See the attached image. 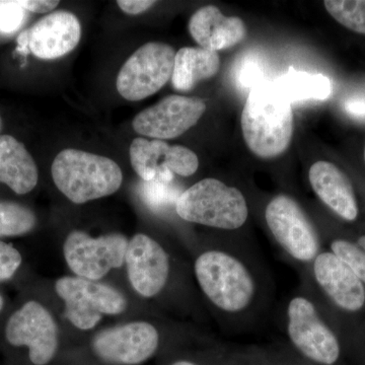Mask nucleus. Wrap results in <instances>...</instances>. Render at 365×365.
<instances>
[{
	"label": "nucleus",
	"mask_w": 365,
	"mask_h": 365,
	"mask_svg": "<svg viewBox=\"0 0 365 365\" xmlns=\"http://www.w3.org/2000/svg\"><path fill=\"white\" fill-rule=\"evenodd\" d=\"M129 241L121 234L91 237L74 230L66 237L63 253L67 265L78 277L102 279L112 269L123 265Z\"/></svg>",
	"instance_id": "obj_7"
},
{
	"label": "nucleus",
	"mask_w": 365,
	"mask_h": 365,
	"mask_svg": "<svg viewBox=\"0 0 365 365\" xmlns=\"http://www.w3.org/2000/svg\"><path fill=\"white\" fill-rule=\"evenodd\" d=\"M332 253L344 262L365 284V235L357 242L336 240L331 244Z\"/></svg>",
	"instance_id": "obj_24"
},
{
	"label": "nucleus",
	"mask_w": 365,
	"mask_h": 365,
	"mask_svg": "<svg viewBox=\"0 0 365 365\" xmlns=\"http://www.w3.org/2000/svg\"><path fill=\"white\" fill-rule=\"evenodd\" d=\"M6 337L9 344L28 347L29 357L35 365L49 364L58 345L54 319L42 304L33 300L11 314Z\"/></svg>",
	"instance_id": "obj_9"
},
{
	"label": "nucleus",
	"mask_w": 365,
	"mask_h": 365,
	"mask_svg": "<svg viewBox=\"0 0 365 365\" xmlns=\"http://www.w3.org/2000/svg\"><path fill=\"white\" fill-rule=\"evenodd\" d=\"M117 4L125 14L136 16V14H140L148 11L153 4H155V1H151V0L150 1L148 0H119Z\"/></svg>",
	"instance_id": "obj_29"
},
{
	"label": "nucleus",
	"mask_w": 365,
	"mask_h": 365,
	"mask_svg": "<svg viewBox=\"0 0 365 365\" xmlns=\"http://www.w3.org/2000/svg\"><path fill=\"white\" fill-rule=\"evenodd\" d=\"M29 19L20 0H0V38L14 35L26 25Z\"/></svg>",
	"instance_id": "obj_25"
},
{
	"label": "nucleus",
	"mask_w": 365,
	"mask_h": 365,
	"mask_svg": "<svg viewBox=\"0 0 365 365\" xmlns=\"http://www.w3.org/2000/svg\"><path fill=\"white\" fill-rule=\"evenodd\" d=\"M324 4L341 25L365 35V0H326Z\"/></svg>",
	"instance_id": "obj_23"
},
{
	"label": "nucleus",
	"mask_w": 365,
	"mask_h": 365,
	"mask_svg": "<svg viewBox=\"0 0 365 365\" xmlns=\"http://www.w3.org/2000/svg\"><path fill=\"white\" fill-rule=\"evenodd\" d=\"M21 6L29 13L45 14L50 13L56 9L59 1L50 0H20Z\"/></svg>",
	"instance_id": "obj_30"
},
{
	"label": "nucleus",
	"mask_w": 365,
	"mask_h": 365,
	"mask_svg": "<svg viewBox=\"0 0 365 365\" xmlns=\"http://www.w3.org/2000/svg\"><path fill=\"white\" fill-rule=\"evenodd\" d=\"M309 182L317 196L347 222H354L359 216L356 196L349 178L332 163L319 160L312 165Z\"/></svg>",
	"instance_id": "obj_18"
},
{
	"label": "nucleus",
	"mask_w": 365,
	"mask_h": 365,
	"mask_svg": "<svg viewBox=\"0 0 365 365\" xmlns=\"http://www.w3.org/2000/svg\"><path fill=\"white\" fill-rule=\"evenodd\" d=\"M290 103L304 101H325L332 93L330 79L323 74H312L290 68L274 81Z\"/></svg>",
	"instance_id": "obj_21"
},
{
	"label": "nucleus",
	"mask_w": 365,
	"mask_h": 365,
	"mask_svg": "<svg viewBox=\"0 0 365 365\" xmlns=\"http://www.w3.org/2000/svg\"><path fill=\"white\" fill-rule=\"evenodd\" d=\"M2 125H4V123H2V119L1 117H0V132L2 130Z\"/></svg>",
	"instance_id": "obj_34"
},
{
	"label": "nucleus",
	"mask_w": 365,
	"mask_h": 365,
	"mask_svg": "<svg viewBox=\"0 0 365 365\" xmlns=\"http://www.w3.org/2000/svg\"><path fill=\"white\" fill-rule=\"evenodd\" d=\"M160 335L145 322H134L103 331L96 336L93 348L104 361L118 365L143 364L157 351Z\"/></svg>",
	"instance_id": "obj_13"
},
{
	"label": "nucleus",
	"mask_w": 365,
	"mask_h": 365,
	"mask_svg": "<svg viewBox=\"0 0 365 365\" xmlns=\"http://www.w3.org/2000/svg\"><path fill=\"white\" fill-rule=\"evenodd\" d=\"M205 111L201 98L169 96L139 113L132 127L140 135L158 140L176 138L195 126Z\"/></svg>",
	"instance_id": "obj_12"
},
{
	"label": "nucleus",
	"mask_w": 365,
	"mask_h": 365,
	"mask_svg": "<svg viewBox=\"0 0 365 365\" xmlns=\"http://www.w3.org/2000/svg\"><path fill=\"white\" fill-rule=\"evenodd\" d=\"M288 334L295 347L309 359L331 365L339 359L340 345L335 334L319 319L311 300L297 297L287 309Z\"/></svg>",
	"instance_id": "obj_10"
},
{
	"label": "nucleus",
	"mask_w": 365,
	"mask_h": 365,
	"mask_svg": "<svg viewBox=\"0 0 365 365\" xmlns=\"http://www.w3.org/2000/svg\"><path fill=\"white\" fill-rule=\"evenodd\" d=\"M176 51L165 43H148L136 50L120 69L117 90L135 102L150 97L172 78Z\"/></svg>",
	"instance_id": "obj_5"
},
{
	"label": "nucleus",
	"mask_w": 365,
	"mask_h": 365,
	"mask_svg": "<svg viewBox=\"0 0 365 365\" xmlns=\"http://www.w3.org/2000/svg\"><path fill=\"white\" fill-rule=\"evenodd\" d=\"M132 168L144 182L155 178L172 182L175 175L190 177L199 167L196 153L182 145H170L158 139H134L129 150Z\"/></svg>",
	"instance_id": "obj_11"
},
{
	"label": "nucleus",
	"mask_w": 365,
	"mask_h": 365,
	"mask_svg": "<svg viewBox=\"0 0 365 365\" xmlns=\"http://www.w3.org/2000/svg\"><path fill=\"white\" fill-rule=\"evenodd\" d=\"M131 285L139 294L151 297L162 292L169 278L170 261L158 242L137 234L129 241L125 256Z\"/></svg>",
	"instance_id": "obj_15"
},
{
	"label": "nucleus",
	"mask_w": 365,
	"mask_h": 365,
	"mask_svg": "<svg viewBox=\"0 0 365 365\" xmlns=\"http://www.w3.org/2000/svg\"><path fill=\"white\" fill-rule=\"evenodd\" d=\"M2 307H4V299H2L1 294H0V312H1Z\"/></svg>",
	"instance_id": "obj_33"
},
{
	"label": "nucleus",
	"mask_w": 365,
	"mask_h": 365,
	"mask_svg": "<svg viewBox=\"0 0 365 365\" xmlns=\"http://www.w3.org/2000/svg\"><path fill=\"white\" fill-rule=\"evenodd\" d=\"M314 275L319 287L340 309L359 312L364 307V283L332 252H324L314 258Z\"/></svg>",
	"instance_id": "obj_16"
},
{
	"label": "nucleus",
	"mask_w": 365,
	"mask_h": 365,
	"mask_svg": "<svg viewBox=\"0 0 365 365\" xmlns=\"http://www.w3.org/2000/svg\"><path fill=\"white\" fill-rule=\"evenodd\" d=\"M37 218L31 209L11 201H0V237L28 234Z\"/></svg>",
	"instance_id": "obj_22"
},
{
	"label": "nucleus",
	"mask_w": 365,
	"mask_h": 365,
	"mask_svg": "<svg viewBox=\"0 0 365 365\" xmlns=\"http://www.w3.org/2000/svg\"><path fill=\"white\" fill-rule=\"evenodd\" d=\"M172 365H196V364H191V362H189V361H178V362H175V364H172Z\"/></svg>",
	"instance_id": "obj_32"
},
{
	"label": "nucleus",
	"mask_w": 365,
	"mask_h": 365,
	"mask_svg": "<svg viewBox=\"0 0 365 365\" xmlns=\"http://www.w3.org/2000/svg\"><path fill=\"white\" fill-rule=\"evenodd\" d=\"M81 37L78 19L69 11H55L20 34L18 50L40 59H56L74 50Z\"/></svg>",
	"instance_id": "obj_14"
},
{
	"label": "nucleus",
	"mask_w": 365,
	"mask_h": 365,
	"mask_svg": "<svg viewBox=\"0 0 365 365\" xmlns=\"http://www.w3.org/2000/svg\"><path fill=\"white\" fill-rule=\"evenodd\" d=\"M176 211L186 222L227 230L242 227L249 216L242 192L210 178L182 192L178 198Z\"/></svg>",
	"instance_id": "obj_3"
},
{
	"label": "nucleus",
	"mask_w": 365,
	"mask_h": 365,
	"mask_svg": "<svg viewBox=\"0 0 365 365\" xmlns=\"http://www.w3.org/2000/svg\"><path fill=\"white\" fill-rule=\"evenodd\" d=\"M66 302V316L81 330H91L104 314H119L126 309L123 294L111 287L81 277H63L55 284Z\"/></svg>",
	"instance_id": "obj_6"
},
{
	"label": "nucleus",
	"mask_w": 365,
	"mask_h": 365,
	"mask_svg": "<svg viewBox=\"0 0 365 365\" xmlns=\"http://www.w3.org/2000/svg\"><path fill=\"white\" fill-rule=\"evenodd\" d=\"M220 58L217 52L201 47H184L176 52L172 85L175 90L189 91L197 83L213 78L220 71Z\"/></svg>",
	"instance_id": "obj_20"
},
{
	"label": "nucleus",
	"mask_w": 365,
	"mask_h": 365,
	"mask_svg": "<svg viewBox=\"0 0 365 365\" xmlns=\"http://www.w3.org/2000/svg\"><path fill=\"white\" fill-rule=\"evenodd\" d=\"M195 274L204 294L222 311L237 313L253 299V278L246 266L232 255L205 252L196 260Z\"/></svg>",
	"instance_id": "obj_4"
},
{
	"label": "nucleus",
	"mask_w": 365,
	"mask_h": 365,
	"mask_svg": "<svg viewBox=\"0 0 365 365\" xmlns=\"http://www.w3.org/2000/svg\"><path fill=\"white\" fill-rule=\"evenodd\" d=\"M172 182H163L158 178L151 181L144 182L141 185V196L144 202L150 208L158 209L173 200L176 192L173 191Z\"/></svg>",
	"instance_id": "obj_26"
},
{
	"label": "nucleus",
	"mask_w": 365,
	"mask_h": 365,
	"mask_svg": "<svg viewBox=\"0 0 365 365\" xmlns=\"http://www.w3.org/2000/svg\"><path fill=\"white\" fill-rule=\"evenodd\" d=\"M23 262L21 255L11 245L0 241V280L11 279Z\"/></svg>",
	"instance_id": "obj_27"
},
{
	"label": "nucleus",
	"mask_w": 365,
	"mask_h": 365,
	"mask_svg": "<svg viewBox=\"0 0 365 365\" xmlns=\"http://www.w3.org/2000/svg\"><path fill=\"white\" fill-rule=\"evenodd\" d=\"M262 78H263V71L258 61L254 59H246L242 62L239 74H237V79L242 85L246 88L253 86L254 88L262 83Z\"/></svg>",
	"instance_id": "obj_28"
},
{
	"label": "nucleus",
	"mask_w": 365,
	"mask_h": 365,
	"mask_svg": "<svg viewBox=\"0 0 365 365\" xmlns=\"http://www.w3.org/2000/svg\"><path fill=\"white\" fill-rule=\"evenodd\" d=\"M192 38L203 49L217 52L241 43L247 26L237 16H225L215 6H206L194 13L189 21Z\"/></svg>",
	"instance_id": "obj_17"
},
{
	"label": "nucleus",
	"mask_w": 365,
	"mask_h": 365,
	"mask_svg": "<svg viewBox=\"0 0 365 365\" xmlns=\"http://www.w3.org/2000/svg\"><path fill=\"white\" fill-rule=\"evenodd\" d=\"M242 130L250 150L262 158L284 153L294 133L292 103L274 83L252 88L242 113Z\"/></svg>",
	"instance_id": "obj_1"
},
{
	"label": "nucleus",
	"mask_w": 365,
	"mask_h": 365,
	"mask_svg": "<svg viewBox=\"0 0 365 365\" xmlns=\"http://www.w3.org/2000/svg\"><path fill=\"white\" fill-rule=\"evenodd\" d=\"M51 170L57 188L76 204L112 195L123 181L121 169L111 158L71 148L58 153Z\"/></svg>",
	"instance_id": "obj_2"
},
{
	"label": "nucleus",
	"mask_w": 365,
	"mask_h": 365,
	"mask_svg": "<svg viewBox=\"0 0 365 365\" xmlns=\"http://www.w3.org/2000/svg\"><path fill=\"white\" fill-rule=\"evenodd\" d=\"M38 180L37 165L25 145L14 136L0 135V182L25 195L35 189Z\"/></svg>",
	"instance_id": "obj_19"
},
{
	"label": "nucleus",
	"mask_w": 365,
	"mask_h": 365,
	"mask_svg": "<svg viewBox=\"0 0 365 365\" xmlns=\"http://www.w3.org/2000/svg\"><path fill=\"white\" fill-rule=\"evenodd\" d=\"M266 222L278 244L297 261L314 260L319 237L299 203L287 195L276 196L265 211Z\"/></svg>",
	"instance_id": "obj_8"
},
{
	"label": "nucleus",
	"mask_w": 365,
	"mask_h": 365,
	"mask_svg": "<svg viewBox=\"0 0 365 365\" xmlns=\"http://www.w3.org/2000/svg\"><path fill=\"white\" fill-rule=\"evenodd\" d=\"M364 162H365V148H364Z\"/></svg>",
	"instance_id": "obj_35"
},
{
	"label": "nucleus",
	"mask_w": 365,
	"mask_h": 365,
	"mask_svg": "<svg viewBox=\"0 0 365 365\" xmlns=\"http://www.w3.org/2000/svg\"><path fill=\"white\" fill-rule=\"evenodd\" d=\"M344 110L349 116L355 118V119L365 120L364 96H354V97L346 100Z\"/></svg>",
	"instance_id": "obj_31"
}]
</instances>
